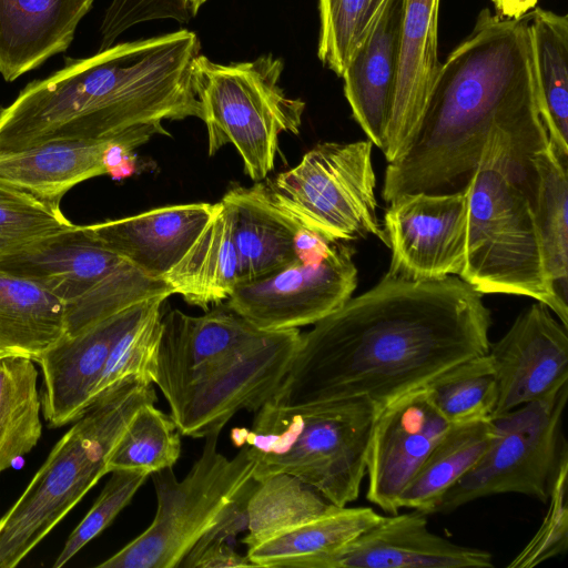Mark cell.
<instances>
[{
  "instance_id": "1",
  "label": "cell",
  "mask_w": 568,
  "mask_h": 568,
  "mask_svg": "<svg viewBox=\"0 0 568 568\" xmlns=\"http://www.w3.org/2000/svg\"><path fill=\"white\" fill-rule=\"evenodd\" d=\"M313 325L268 400L275 406L363 399L378 414L491 344L481 294L453 275L414 280L388 271Z\"/></svg>"
},
{
  "instance_id": "2",
  "label": "cell",
  "mask_w": 568,
  "mask_h": 568,
  "mask_svg": "<svg viewBox=\"0 0 568 568\" xmlns=\"http://www.w3.org/2000/svg\"><path fill=\"white\" fill-rule=\"evenodd\" d=\"M201 43L173 32L113 44L28 83L0 108V153L60 140H111L132 149L170 135L164 120H202L193 84Z\"/></svg>"
},
{
  "instance_id": "3",
  "label": "cell",
  "mask_w": 568,
  "mask_h": 568,
  "mask_svg": "<svg viewBox=\"0 0 568 568\" xmlns=\"http://www.w3.org/2000/svg\"><path fill=\"white\" fill-rule=\"evenodd\" d=\"M496 124L546 128L528 14L506 18L485 8L440 63L410 148L386 168L383 200L464 189Z\"/></svg>"
},
{
  "instance_id": "4",
  "label": "cell",
  "mask_w": 568,
  "mask_h": 568,
  "mask_svg": "<svg viewBox=\"0 0 568 568\" xmlns=\"http://www.w3.org/2000/svg\"><path fill=\"white\" fill-rule=\"evenodd\" d=\"M549 141L545 128L490 130L465 185L466 257L458 277L481 295L532 297L568 327V304L549 276L532 201L529 158Z\"/></svg>"
},
{
  "instance_id": "5",
  "label": "cell",
  "mask_w": 568,
  "mask_h": 568,
  "mask_svg": "<svg viewBox=\"0 0 568 568\" xmlns=\"http://www.w3.org/2000/svg\"><path fill=\"white\" fill-rule=\"evenodd\" d=\"M156 398L153 384L128 377L93 399L0 518V568L17 567L108 474V458L129 422Z\"/></svg>"
},
{
  "instance_id": "6",
  "label": "cell",
  "mask_w": 568,
  "mask_h": 568,
  "mask_svg": "<svg viewBox=\"0 0 568 568\" xmlns=\"http://www.w3.org/2000/svg\"><path fill=\"white\" fill-rule=\"evenodd\" d=\"M376 415L375 406L363 399L300 407L267 400L251 428L231 430V440L246 447L255 479L288 474L344 507L358 498Z\"/></svg>"
},
{
  "instance_id": "7",
  "label": "cell",
  "mask_w": 568,
  "mask_h": 568,
  "mask_svg": "<svg viewBox=\"0 0 568 568\" xmlns=\"http://www.w3.org/2000/svg\"><path fill=\"white\" fill-rule=\"evenodd\" d=\"M284 64L273 54L222 64L199 54L193 84L206 125L209 154L232 144L246 174L260 182L274 169L282 132L298 134L305 102L280 85Z\"/></svg>"
},
{
  "instance_id": "8",
  "label": "cell",
  "mask_w": 568,
  "mask_h": 568,
  "mask_svg": "<svg viewBox=\"0 0 568 568\" xmlns=\"http://www.w3.org/2000/svg\"><path fill=\"white\" fill-rule=\"evenodd\" d=\"M221 432L209 434L201 456L182 480L172 468L151 474L156 511L150 526L99 568H175L214 524L234 494L253 477L245 446L227 458L217 450Z\"/></svg>"
},
{
  "instance_id": "9",
  "label": "cell",
  "mask_w": 568,
  "mask_h": 568,
  "mask_svg": "<svg viewBox=\"0 0 568 568\" xmlns=\"http://www.w3.org/2000/svg\"><path fill=\"white\" fill-rule=\"evenodd\" d=\"M372 149L369 140L318 143L264 190L306 230L342 242L373 235L387 245L377 219Z\"/></svg>"
},
{
  "instance_id": "10",
  "label": "cell",
  "mask_w": 568,
  "mask_h": 568,
  "mask_svg": "<svg viewBox=\"0 0 568 568\" xmlns=\"http://www.w3.org/2000/svg\"><path fill=\"white\" fill-rule=\"evenodd\" d=\"M568 383L555 394L494 418L489 447L442 498L435 513H449L475 499L505 493L547 503L567 443L561 434Z\"/></svg>"
},
{
  "instance_id": "11",
  "label": "cell",
  "mask_w": 568,
  "mask_h": 568,
  "mask_svg": "<svg viewBox=\"0 0 568 568\" xmlns=\"http://www.w3.org/2000/svg\"><path fill=\"white\" fill-rule=\"evenodd\" d=\"M298 328L267 331L255 343L164 396L182 436L221 432L237 412H256L283 381L300 343Z\"/></svg>"
},
{
  "instance_id": "12",
  "label": "cell",
  "mask_w": 568,
  "mask_h": 568,
  "mask_svg": "<svg viewBox=\"0 0 568 568\" xmlns=\"http://www.w3.org/2000/svg\"><path fill=\"white\" fill-rule=\"evenodd\" d=\"M354 250L338 242L315 260L294 263L266 276L237 283L226 306L263 331L313 325L339 308L357 286Z\"/></svg>"
},
{
  "instance_id": "13",
  "label": "cell",
  "mask_w": 568,
  "mask_h": 568,
  "mask_svg": "<svg viewBox=\"0 0 568 568\" xmlns=\"http://www.w3.org/2000/svg\"><path fill=\"white\" fill-rule=\"evenodd\" d=\"M388 204L383 229L392 251L388 271L414 280L459 276L466 257V189L410 193Z\"/></svg>"
},
{
  "instance_id": "14",
  "label": "cell",
  "mask_w": 568,
  "mask_h": 568,
  "mask_svg": "<svg viewBox=\"0 0 568 568\" xmlns=\"http://www.w3.org/2000/svg\"><path fill=\"white\" fill-rule=\"evenodd\" d=\"M426 387L385 406L372 428L366 498L386 514H397L399 497L432 449L450 428Z\"/></svg>"
},
{
  "instance_id": "15",
  "label": "cell",
  "mask_w": 568,
  "mask_h": 568,
  "mask_svg": "<svg viewBox=\"0 0 568 568\" xmlns=\"http://www.w3.org/2000/svg\"><path fill=\"white\" fill-rule=\"evenodd\" d=\"M488 355L498 398L493 418L546 398L568 383L567 327L537 302L523 312Z\"/></svg>"
},
{
  "instance_id": "16",
  "label": "cell",
  "mask_w": 568,
  "mask_h": 568,
  "mask_svg": "<svg viewBox=\"0 0 568 568\" xmlns=\"http://www.w3.org/2000/svg\"><path fill=\"white\" fill-rule=\"evenodd\" d=\"M163 298L168 297L136 303L75 335H64L36 361L43 378L42 412L50 426H63L84 413L97 397L114 343Z\"/></svg>"
},
{
  "instance_id": "17",
  "label": "cell",
  "mask_w": 568,
  "mask_h": 568,
  "mask_svg": "<svg viewBox=\"0 0 568 568\" xmlns=\"http://www.w3.org/2000/svg\"><path fill=\"white\" fill-rule=\"evenodd\" d=\"M491 555L443 538L427 525L426 514L384 518L341 549L298 561L294 568H490Z\"/></svg>"
},
{
  "instance_id": "18",
  "label": "cell",
  "mask_w": 568,
  "mask_h": 568,
  "mask_svg": "<svg viewBox=\"0 0 568 568\" xmlns=\"http://www.w3.org/2000/svg\"><path fill=\"white\" fill-rule=\"evenodd\" d=\"M265 332L227 306L192 316L163 305L153 384L166 396L248 347Z\"/></svg>"
},
{
  "instance_id": "19",
  "label": "cell",
  "mask_w": 568,
  "mask_h": 568,
  "mask_svg": "<svg viewBox=\"0 0 568 568\" xmlns=\"http://www.w3.org/2000/svg\"><path fill=\"white\" fill-rule=\"evenodd\" d=\"M439 0H404L398 71L384 146L388 163L410 148L434 85Z\"/></svg>"
},
{
  "instance_id": "20",
  "label": "cell",
  "mask_w": 568,
  "mask_h": 568,
  "mask_svg": "<svg viewBox=\"0 0 568 568\" xmlns=\"http://www.w3.org/2000/svg\"><path fill=\"white\" fill-rule=\"evenodd\" d=\"M213 211L210 203L170 205L84 227L144 275L162 280L191 247Z\"/></svg>"
},
{
  "instance_id": "21",
  "label": "cell",
  "mask_w": 568,
  "mask_h": 568,
  "mask_svg": "<svg viewBox=\"0 0 568 568\" xmlns=\"http://www.w3.org/2000/svg\"><path fill=\"white\" fill-rule=\"evenodd\" d=\"M404 0H386L341 78L353 118L381 151L398 71Z\"/></svg>"
},
{
  "instance_id": "22",
  "label": "cell",
  "mask_w": 568,
  "mask_h": 568,
  "mask_svg": "<svg viewBox=\"0 0 568 568\" xmlns=\"http://www.w3.org/2000/svg\"><path fill=\"white\" fill-rule=\"evenodd\" d=\"M123 263L84 225L75 224L19 252L0 256L1 271L39 284L65 305L89 293Z\"/></svg>"
},
{
  "instance_id": "23",
  "label": "cell",
  "mask_w": 568,
  "mask_h": 568,
  "mask_svg": "<svg viewBox=\"0 0 568 568\" xmlns=\"http://www.w3.org/2000/svg\"><path fill=\"white\" fill-rule=\"evenodd\" d=\"M94 0H0V73L7 82L67 51Z\"/></svg>"
},
{
  "instance_id": "24",
  "label": "cell",
  "mask_w": 568,
  "mask_h": 568,
  "mask_svg": "<svg viewBox=\"0 0 568 568\" xmlns=\"http://www.w3.org/2000/svg\"><path fill=\"white\" fill-rule=\"evenodd\" d=\"M115 143L122 142L60 140L2 152L0 184L60 205L62 196L74 185L111 172L109 153Z\"/></svg>"
},
{
  "instance_id": "25",
  "label": "cell",
  "mask_w": 568,
  "mask_h": 568,
  "mask_svg": "<svg viewBox=\"0 0 568 568\" xmlns=\"http://www.w3.org/2000/svg\"><path fill=\"white\" fill-rule=\"evenodd\" d=\"M222 201L233 214L237 283L266 276L298 260L295 243L302 226L270 200L262 183L234 187Z\"/></svg>"
},
{
  "instance_id": "26",
  "label": "cell",
  "mask_w": 568,
  "mask_h": 568,
  "mask_svg": "<svg viewBox=\"0 0 568 568\" xmlns=\"http://www.w3.org/2000/svg\"><path fill=\"white\" fill-rule=\"evenodd\" d=\"M171 294H180L204 311L227 300L237 278V254L233 237V214L224 201L180 262L162 278Z\"/></svg>"
},
{
  "instance_id": "27",
  "label": "cell",
  "mask_w": 568,
  "mask_h": 568,
  "mask_svg": "<svg viewBox=\"0 0 568 568\" xmlns=\"http://www.w3.org/2000/svg\"><path fill=\"white\" fill-rule=\"evenodd\" d=\"M64 335V302L34 282L0 270V352L36 362Z\"/></svg>"
},
{
  "instance_id": "28",
  "label": "cell",
  "mask_w": 568,
  "mask_h": 568,
  "mask_svg": "<svg viewBox=\"0 0 568 568\" xmlns=\"http://www.w3.org/2000/svg\"><path fill=\"white\" fill-rule=\"evenodd\" d=\"M384 518L369 507L333 506L322 515L247 548L254 567H290L334 552Z\"/></svg>"
},
{
  "instance_id": "29",
  "label": "cell",
  "mask_w": 568,
  "mask_h": 568,
  "mask_svg": "<svg viewBox=\"0 0 568 568\" xmlns=\"http://www.w3.org/2000/svg\"><path fill=\"white\" fill-rule=\"evenodd\" d=\"M541 116L557 153L568 156V18L536 8L527 12Z\"/></svg>"
},
{
  "instance_id": "30",
  "label": "cell",
  "mask_w": 568,
  "mask_h": 568,
  "mask_svg": "<svg viewBox=\"0 0 568 568\" xmlns=\"http://www.w3.org/2000/svg\"><path fill=\"white\" fill-rule=\"evenodd\" d=\"M494 435L491 419L452 425L399 497V508L426 515L481 458Z\"/></svg>"
},
{
  "instance_id": "31",
  "label": "cell",
  "mask_w": 568,
  "mask_h": 568,
  "mask_svg": "<svg viewBox=\"0 0 568 568\" xmlns=\"http://www.w3.org/2000/svg\"><path fill=\"white\" fill-rule=\"evenodd\" d=\"M532 201L546 266L555 290L567 302L568 288V178L567 160L549 141L529 158Z\"/></svg>"
},
{
  "instance_id": "32",
  "label": "cell",
  "mask_w": 568,
  "mask_h": 568,
  "mask_svg": "<svg viewBox=\"0 0 568 568\" xmlns=\"http://www.w3.org/2000/svg\"><path fill=\"white\" fill-rule=\"evenodd\" d=\"M33 362L22 355L0 358V474L30 453L42 434Z\"/></svg>"
},
{
  "instance_id": "33",
  "label": "cell",
  "mask_w": 568,
  "mask_h": 568,
  "mask_svg": "<svg viewBox=\"0 0 568 568\" xmlns=\"http://www.w3.org/2000/svg\"><path fill=\"white\" fill-rule=\"evenodd\" d=\"M333 506L320 491L292 475L278 473L257 479L248 500V527L242 542L251 548Z\"/></svg>"
},
{
  "instance_id": "34",
  "label": "cell",
  "mask_w": 568,
  "mask_h": 568,
  "mask_svg": "<svg viewBox=\"0 0 568 568\" xmlns=\"http://www.w3.org/2000/svg\"><path fill=\"white\" fill-rule=\"evenodd\" d=\"M181 454V434L171 417L155 407L142 406L113 447L106 471L129 470L151 475L172 468Z\"/></svg>"
},
{
  "instance_id": "35",
  "label": "cell",
  "mask_w": 568,
  "mask_h": 568,
  "mask_svg": "<svg viewBox=\"0 0 568 568\" xmlns=\"http://www.w3.org/2000/svg\"><path fill=\"white\" fill-rule=\"evenodd\" d=\"M426 389L434 406L452 425L491 419L498 398L488 353L457 365Z\"/></svg>"
},
{
  "instance_id": "36",
  "label": "cell",
  "mask_w": 568,
  "mask_h": 568,
  "mask_svg": "<svg viewBox=\"0 0 568 568\" xmlns=\"http://www.w3.org/2000/svg\"><path fill=\"white\" fill-rule=\"evenodd\" d=\"M165 282L123 263L89 293L65 305V335H75L136 303L169 297Z\"/></svg>"
},
{
  "instance_id": "37",
  "label": "cell",
  "mask_w": 568,
  "mask_h": 568,
  "mask_svg": "<svg viewBox=\"0 0 568 568\" xmlns=\"http://www.w3.org/2000/svg\"><path fill=\"white\" fill-rule=\"evenodd\" d=\"M165 301L166 298L158 301L144 317L129 327L114 343L99 383L97 396L128 377L154 383L161 316Z\"/></svg>"
},
{
  "instance_id": "38",
  "label": "cell",
  "mask_w": 568,
  "mask_h": 568,
  "mask_svg": "<svg viewBox=\"0 0 568 568\" xmlns=\"http://www.w3.org/2000/svg\"><path fill=\"white\" fill-rule=\"evenodd\" d=\"M317 57L342 77L369 27V0H318Z\"/></svg>"
},
{
  "instance_id": "39",
  "label": "cell",
  "mask_w": 568,
  "mask_h": 568,
  "mask_svg": "<svg viewBox=\"0 0 568 568\" xmlns=\"http://www.w3.org/2000/svg\"><path fill=\"white\" fill-rule=\"evenodd\" d=\"M74 226L60 205L36 199L0 201V256Z\"/></svg>"
},
{
  "instance_id": "40",
  "label": "cell",
  "mask_w": 568,
  "mask_h": 568,
  "mask_svg": "<svg viewBox=\"0 0 568 568\" xmlns=\"http://www.w3.org/2000/svg\"><path fill=\"white\" fill-rule=\"evenodd\" d=\"M148 477L149 475L136 471H111L110 479L84 518L70 534L53 567L64 566L87 544L109 527L122 509L130 504Z\"/></svg>"
},
{
  "instance_id": "41",
  "label": "cell",
  "mask_w": 568,
  "mask_h": 568,
  "mask_svg": "<svg viewBox=\"0 0 568 568\" xmlns=\"http://www.w3.org/2000/svg\"><path fill=\"white\" fill-rule=\"evenodd\" d=\"M568 449H562L549 494V507L529 542L507 565L532 568L564 554L568 547Z\"/></svg>"
},
{
  "instance_id": "42",
  "label": "cell",
  "mask_w": 568,
  "mask_h": 568,
  "mask_svg": "<svg viewBox=\"0 0 568 568\" xmlns=\"http://www.w3.org/2000/svg\"><path fill=\"white\" fill-rule=\"evenodd\" d=\"M257 479L248 478L217 515L214 524L197 540L193 548L212 544H229L234 547L237 535L247 531L248 500ZM192 548V549H193Z\"/></svg>"
},
{
  "instance_id": "43",
  "label": "cell",
  "mask_w": 568,
  "mask_h": 568,
  "mask_svg": "<svg viewBox=\"0 0 568 568\" xmlns=\"http://www.w3.org/2000/svg\"><path fill=\"white\" fill-rule=\"evenodd\" d=\"M182 568H235L254 567L245 555H240L229 544H212L202 548H193L180 564Z\"/></svg>"
},
{
  "instance_id": "44",
  "label": "cell",
  "mask_w": 568,
  "mask_h": 568,
  "mask_svg": "<svg viewBox=\"0 0 568 568\" xmlns=\"http://www.w3.org/2000/svg\"><path fill=\"white\" fill-rule=\"evenodd\" d=\"M538 0H493L497 14L518 18L535 7Z\"/></svg>"
},
{
  "instance_id": "45",
  "label": "cell",
  "mask_w": 568,
  "mask_h": 568,
  "mask_svg": "<svg viewBox=\"0 0 568 568\" xmlns=\"http://www.w3.org/2000/svg\"><path fill=\"white\" fill-rule=\"evenodd\" d=\"M31 199H34V197L22 192V191L0 184V201H20V200H31Z\"/></svg>"
},
{
  "instance_id": "46",
  "label": "cell",
  "mask_w": 568,
  "mask_h": 568,
  "mask_svg": "<svg viewBox=\"0 0 568 568\" xmlns=\"http://www.w3.org/2000/svg\"><path fill=\"white\" fill-rule=\"evenodd\" d=\"M386 0H369V19H371V26L373 21L376 19L379 10L382 9L384 2Z\"/></svg>"
},
{
  "instance_id": "47",
  "label": "cell",
  "mask_w": 568,
  "mask_h": 568,
  "mask_svg": "<svg viewBox=\"0 0 568 568\" xmlns=\"http://www.w3.org/2000/svg\"><path fill=\"white\" fill-rule=\"evenodd\" d=\"M207 0H187V6L192 17L194 18L203 3Z\"/></svg>"
},
{
  "instance_id": "48",
  "label": "cell",
  "mask_w": 568,
  "mask_h": 568,
  "mask_svg": "<svg viewBox=\"0 0 568 568\" xmlns=\"http://www.w3.org/2000/svg\"><path fill=\"white\" fill-rule=\"evenodd\" d=\"M9 354H6L3 352H0V358L4 357V356H8Z\"/></svg>"
}]
</instances>
